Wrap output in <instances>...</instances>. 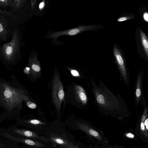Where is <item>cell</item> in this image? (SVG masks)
<instances>
[{"instance_id":"obj_1","label":"cell","mask_w":148,"mask_h":148,"mask_svg":"<svg viewBox=\"0 0 148 148\" xmlns=\"http://www.w3.org/2000/svg\"><path fill=\"white\" fill-rule=\"evenodd\" d=\"M30 100L28 92L18 83L0 79V107L4 110L1 116L2 120L20 116L23 102L26 104Z\"/></svg>"},{"instance_id":"obj_2","label":"cell","mask_w":148,"mask_h":148,"mask_svg":"<svg viewBox=\"0 0 148 148\" xmlns=\"http://www.w3.org/2000/svg\"><path fill=\"white\" fill-rule=\"evenodd\" d=\"M21 38L18 32L14 31L11 40L0 47V59L7 64L14 65L20 59Z\"/></svg>"},{"instance_id":"obj_3","label":"cell","mask_w":148,"mask_h":148,"mask_svg":"<svg viewBox=\"0 0 148 148\" xmlns=\"http://www.w3.org/2000/svg\"><path fill=\"white\" fill-rule=\"evenodd\" d=\"M64 92L63 85L59 73L55 74L52 88V101L56 110L60 112L62 102L64 100Z\"/></svg>"},{"instance_id":"obj_4","label":"cell","mask_w":148,"mask_h":148,"mask_svg":"<svg viewBox=\"0 0 148 148\" xmlns=\"http://www.w3.org/2000/svg\"><path fill=\"white\" fill-rule=\"evenodd\" d=\"M95 25H79L77 27L63 31L53 32L47 36L48 38L57 39L64 35L74 36L86 31L92 30L95 27Z\"/></svg>"},{"instance_id":"obj_5","label":"cell","mask_w":148,"mask_h":148,"mask_svg":"<svg viewBox=\"0 0 148 148\" xmlns=\"http://www.w3.org/2000/svg\"><path fill=\"white\" fill-rule=\"evenodd\" d=\"M7 132L13 136L18 137H22L35 139H39L45 142L48 140L45 137L38 136L36 132L31 130L18 128L14 126L8 128Z\"/></svg>"},{"instance_id":"obj_6","label":"cell","mask_w":148,"mask_h":148,"mask_svg":"<svg viewBox=\"0 0 148 148\" xmlns=\"http://www.w3.org/2000/svg\"><path fill=\"white\" fill-rule=\"evenodd\" d=\"M0 136L14 142L23 143L36 147H43L45 146L43 144L33 139L25 138L18 137L12 136L7 132L0 129Z\"/></svg>"},{"instance_id":"obj_7","label":"cell","mask_w":148,"mask_h":148,"mask_svg":"<svg viewBox=\"0 0 148 148\" xmlns=\"http://www.w3.org/2000/svg\"><path fill=\"white\" fill-rule=\"evenodd\" d=\"M113 53L121 74L124 80L127 81V75L123 59L121 54L116 46H114Z\"/></svg>"},{"instance_id":"obj_8","label":"cell","mask_w":148,"mask_h":148,"mask_svg":"<svg viewBox=\"0 0 148 148\" xmlns=\"http://www.w3.org/2000/svg\"><path fill=\"white\" fill-rule=\"evenodd\" d=\"M28 65L31 73L33 77H36L40 75L41 73V65L35 55L30 57Z\"/></svg>"},{"instance_id":"obj_9","label":"cell","mask_w":148,"mask_h":148,"mask_svg":"<svg viewBox=\"0 0 148 148\" xmlns=\"http://www.w3.org/2000/svg\"><path fill=\"white\" fill-rule=\"evenodd\" d=\"M76 98L81 103L85 104L87 101V97L84 89L81 86L75 85L74 88Z\"/></svg>"},{"instance_id":"obj_10","label":"cell","mask_w":148,"mask_h":148,"mask_svg":"<svg viewBox=\"0 0 148 148\" xmlns=\"http://www.w3.org/2000/svg\"><path fill=\"white\" fill-rule=\"evenodd\" d=\"M7 22L3 18L0 20V38L3 41H5L8 38L9 30L7 27Z\"/></svg>"},{"instance_id":"obj_11","label":"cell","mask_w":148,"mask_h":148,"mask_svg":"<svg viewBox=\"0 0 148 148\" xmlns=\"http://www.w3.org/2000/svg\"><path fill=\"white\" fill-rule=\"evenodd\" d=\"M50 141L53 143H56L62 146H66L65 147L73 148L74 147H73V144L72 143H69V142L66 140L62 138L61 137L58 136L52 137L50 138Z\"/></svg>"},{"instance_id":"obj_12","label":"cell","mask_w":148,"mask_h":148,"mask_svg":"<svg viewBox=\"0 0 148 148\" xmlns=\"http://www.w3.org/2000/svg\"><path fill=\"white\" fill-rule=\"evenodd\" d=\"M77 126L81 130L90 135L98 137L99 136V133L95 130L89 128L86 125L81 123H78Z\"/></svg>"},{"instance_id":"obj_13","label":"cell","mask_w":148,"mask_h":148,"mask_svg":"<svg viewBox=\"0 0 148 148\" xmlns=\"http://www.w3.org/2000/svg\"><path fill=\"white\" fill-rule=\"evenodd\" d=\"M140 37L143 48L147 57H148V40L147 36L141 30L140 31Z\"/></svg>"},{"instance_id":"obj_14","label":"cell","mask_w":148,"mask_h":148,"mask_svg":"<svg viewBox=\"0 0 148 148\" xmlns=\"http://www.w3.org/2000/svg\"><path fill=\"white\" fill-rule=\"evenodd\" d=\"M27 0H13V11L21 8L24 5Z\"/></svg>"},{"instance_id":"obj_15","label":"cell","mask_w":148,"mask_h":148,"mask_svg":"<svg viewBox=\"0 0 148 148\" xmlns=\"http://www.w3.org/2000/svg\"><path fill=\"white\" fill-rule=\"evenodd\" d=\"M141 78L140 75L138 76V79L136 94L137 98L140 97L141 95V91L140 90Z\"/></svg>"},{"instance_id":"obj_16","label":"cell","mask_w":148,"mask_h":148,"mask_svg":"<svg viewBox=\"0 0 148 148\" xmlns=\"http://www.w3.org/2000/svg\"><path fill=\"white\" fill-rule=\"evenodd\" d=\"M0 5L3 7H13V2L12 0H0Z\"/></svg>"},{"instance_id":"obj_17","label":"cell","mask_w":148,"mask_h":148,"mask_svg":"<svg viewBox=\"0 0 148 148\" xmlns=\"http://www.w3.org/2000/svg\"><path fill=\"white\" fill-rule=\"evenodd\" d=\"M0 14L7 15L8 16L12 17L14 19H16L17 18L16 16L13 14L12 12H8L5 10H0Z\"/></svg>"},{"instance_id":"obj_18","label":"cell","mask_w":148,"mask_h":148,"mask_svg":"<svg viewBox=\"0 0 148 148\" xmlns=\"http://www.w3.org/2000/svg\"><path fill=\"white\" fill-rule=\"evenodd\" d=\"M26 104L29 108L31 109H35L37 107L36 105L32 100L27 102Z\"/></svg>"},{"instance_id":"obj_19","label":"cell","mask_w":148,"mask_h":148,"mask_svg":"<svg viewBox=\"0 0 148 148\" xmlns=\"http://www.w3.org/2000/svg\"><path fill=\"white\" fill-rule=\"evenodd\" d=\"M97 100L98 102L100 104H103L105 102L104 97L101 95H99L97 96Z\"/></svg>"},{"instance_id":"obj_20","label":"cell","mask_w":148,"mask_h":148,"mask_svg":"<svg viewBox=\"0 0 148 148\" xmlns=\"http://www.w3.org/2000/svg\"><path fill=\"white\" fill-rule=\"evenodd\" d=\"M134 18V17L132 16H127L122 17L118 18L117 20V21L119 22L123 21L133 19Z\"/></svg>"},{"instance_id":"obj_21","label":"cell","mask_w":148,"mask_h":148,"mask_svg":"<svg viewBox=\"0 0 148 148\" xmlns=\"http://www.w3.org/2000/svg\"><path fill=\"white\" fill-rule=\"evenodd\" d=\"M45 5V0H43L41 2L39 5V8L40 11H41L44 8Z\"/></svg>"},{"instance_id":"obj_22","label":"cell","mask_w":148,"mask_h":148,"mask_svg":"<svg viewBox=\"0 0 148 148\" xmlns=\"http://www.w3.org/2000/svg\"><path fill=\"white\" fill-rule=\"evenodd\" d=\"M71 73L72 75L76 77H79V74L78 72L75 70H71Z\"/></svg>"},{"instance_id":"obj_23","label":"cell","mask_w":148,"mask_h":148,"mask_svg":"<svg viewBox=\"0 0 148 148\" xmlns=\"http://www.w3.org/2000/svg\"><path fill=\"white\" fill-rule=\"evenodd\" d=\"M143 18L147 22L148 21V14L147 12H145L143 14Z\"/></svg>"},{"instance_id":"obj_24","label":"cell","mask_w":148,"mask_h":148,"mask_svg":"<svg viewBox=\"0 0 148 148\" xmlns=\"http://www.w3.org/2000/svg\"><path fill=\"white\" fill-rule=\"evenodd\" d=\"M9 146H11L10 145H5L3 144L2 143L0 142V148H9L11 147H9Z\"/></svg>"},{"instance_id":"obj_25","label":"cell","mask_w":148,"mask_h":148,"mask_svg":"<svg viewBox=\"0 0 148 148\" xmlns=\"http://www.w3.org/2000/svg\"><path fill=\"white\" fill-rule=\"evenodd\" d=\"M36 0H31V6L32 9L34 8Z\"/></svg>"},{"instance_id":"obj_26","label":"cell","mask_w":148,"mask_h":148,"mask_svg":"<svg viewBox=\"0 0 148 148\" xmlns=\"http://www.w3.org/2000/svg\"><path fill=\"white\" fill-rule=\"evenodd\" d=\"M144 124V125L145 126L147 130L148 127V119H147L145 121Z\"/></svg>"},{"instance_id":"obj_27","label":"cell","mask_w":148,"mask_h":148,"mask_svg":"<svg viewBox=\"0 0 148 148\" xmlns=\"http://www.w3.org/2000/svg\"><path fill=\"white\" fill-rule=\"evenodd\" d=\"M140 126L141 130L143 131H144L145 130V125L143 122H141Z\"/></svg>"},{"instance_id":"obj_28","label":"cell","mask_w":148,"mask_h":148,"mask_svg":"<svg viewBox=\"0 0 148 148\" xmlns=\"http://www.w3.org/2000/svg\"><path fill=\"white\" fill-rule=\"evenodd\" d=\"M126 136L127 137L131 138H133L134 137V135L130 133L127 134Z\"/></svg>"}]
</instances>
